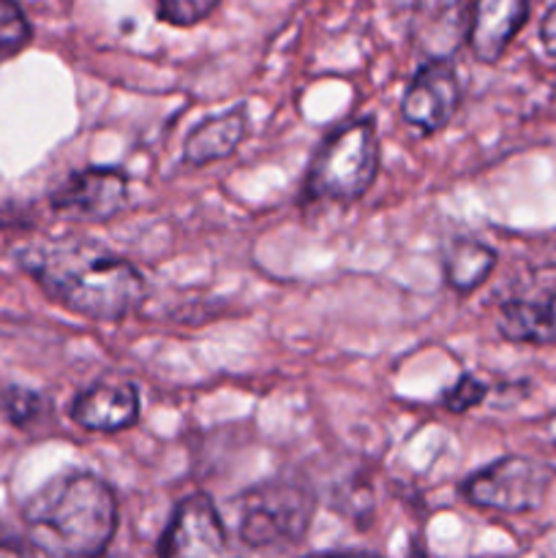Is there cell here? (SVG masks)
Wrapping results in <instances>:
<instances>
[{
	"instance_id": "obj_1",
	"label": "cell",
	"mask_w": 556,
	"mask_h": 558,
	"mask_svg": "<svg viewBox=\"0 0 556 558\" xmlns=\"http://www.w3.org/2000/svg\"><path fill=\"white\" fill-rule=\"evenodd\" d=\"M14 259L52 303L93 322L125 319L147 294L145 278L125 256L82 234L31 240Z\"/></svg>"
},
{
	"instance_id": "obj_2",
	"label": "cell",
	"mask_w": 556,
	"mask_h": 558,
	"mask_svg": "<svg viewBox=\"0 0 556 558\" xmlns=\"http://www.w3.org/2000/svg\"><path fill=\"white\" fill-rule=\"evenodd\" d=\"M27 545L47 556H98L118 532V496L98 474H58L22 510Z\"/></svg>"
},
{
	"instance_id": "obj_3",
	"label": "cell",
	"mask_w": 556,
	"mask_h": 558,
	"mask_svg": "<svg viewBox=\"0 0 556 558\" xmlns=\"http://www.w3.org/2000/svg\"><path fill=\"white\" fill-rule=\"evenodd\" d=\"M382 147L371 118L349 120L322 140L303 180L305 202L349 205L368 194L379 174Z\"/></svg>"
},
{
	"instance_id": "obj_4",
	"label": "cell",
	"mask_w": 556,
	"mask_h": 558,
	"mask_svg": "<svg viewBox=\"0 0 556 558\" xmlns=\"http://www.w3.org/2000/svg\"><path fill=\"white\" fill-rule=\"evenodd\" d=\"M316 499L309 488L287 480H270L238 499V537L245 548H294L314 523Z\"/></svg>"
},
{
	"instance_id": "obj_5",
	"label": "cell",
	"mask_w": 556,
	"mask_h": 558,
	"mask_svg": "<svg viewBox=\"0 0 556 558\" xmlns=\"http://www.w3.org/2000/svg\"><path fill=\"white\" fill-rule=\"evenodd\" d=\"M554 472L527 456H505L463 480L461 496L480 510L521 515L545 501Z\"/></svg>"
},
{
	"instance_id": "obj_6",
	"label": "cell",
	"mask_w": 556,
	"mask_h": 558,
	"mask_svg": "<svg viewBox=\"0 0 556 558\" xmlns=\"http://www.w3.org/2000/svg\"><path fill=\"white\" fill-rule=\"evenodd\" d=\"M49 205L69 221H112L129 205V174L118 167H87L71 172L52 191Z\"/></svg>"
},
{
	"instance_id": "obj_7",
	"label": "cell",
	"mask_w": 556,
	"mask_h": 558,
	"mask_svg": "<svg viewBox=\"0 0 556 558\" xmlns=\"http://www.w3.org/2000/svg\"><path fill=\"white\" fill-rule=\"evenodd\" d=\"M461 85H458L456 63L447 58L428 60L414 71L401 98L403 123L418 129L420 134H436L445 129L458 112Z\"/></svg>"
},
{
	"instance_id": "obj_8",
	"label": "cell",
	"mask_w": 556,
	"mask_h": 558,
	"mask_svg": "<svg viewBox=\"0 0 556 558\" xmlns=\"http://www.w3.org/2000/svg\"><path fill=\"white\" fill-rule=\"evenodd\" d=\"M227 550V529L207 494H191L174 505L156 545L167 558H210Z\"/></svg>"
},
{
	"instance_id": "obj_9",
	"label": "cell",
	"mask_w": 556,
	"mask_h": 558,
	"mask_svg": "<svg viewBox=\"0 0 556 558\" xmlns=\"http://www.w3.org/2000/svg\"><path fill=\"white\" fill-rule=\"evenodd\" d=\"M71 423L90 434H120L140 420V390L131 381H96L69 407Z\"/></svg>"
},
{
	"instance_id": "obj_10",
	"label": "cell",
	"mask_w": 556,
	"mask_h": 558,
	"mask_svg": "<svg viewBox=\"0 0 556 558\" xmlns=\"http://www.w3.org/2000/svg\"><path fill=\"white\" fill-rule=\"evenodd\" d=\"M527 20L529 0H474L467 33L469 52L485 65L499 63Z\"/></svg>"
},
{
	"instance_id": "obj_11",
	"label": "cell",
	"mask_w": 556,
	"mask_h": 558,
	"mask_svg": "<svg viewBox=\"0 0 556 558\" xmlns=\"http://www.w3.org/2000/svg\"><path fill=\"white\" fill-rule=\"evenodd\" d=\"M496 330L510 343H556V289L505 300L496 311Z\"/></svg>"
},
{
	"instance_id": "obj_12",
	"label": "cell",
	"mask_w": 556,
	"mask_h": 558,
	"mask_svg": "<svg viewBox=\"0 0 556 558\" xmlns=\"http://www.w3.org/2000/svg\"><path fill=\"white\" fill-rule=\"evenodd\" d=\"M249 134V118L243 109H229V112L207 118L185 136L183 161L191 167H207L213 161H223L240 147V142Z\"/></svg>"
},
{
	"instance_id": "obj_13",
	"label": "cell",
	"mask_w": 556,
	"mask_h": 558,
	"mask_svg": "<svg viewBox=\"0 0 556 558\" xmlns=\"http://www.w3.org/2000/svg\"><path fill=\"white\" fill-rule=\"evenodd\" d=\"M496 267V251L474 238H458L447 248L442 272L445 283L458 294H469L488 281L491 270Z\"/></svg>"
},
{
	"instance_id": "obj_14",
	"label": "cell",
	"mask_w": 556,
	"mask_h": 558,
	"mask_svg": "<svg viewBox=\"0 0 556 558\" xmlns=\"http://www.w3.org/2000/svg\"><path fill=\"white\" fill-rule=\"evenodd\" d=\"M31 41V22L14 0H0V60L14 58Z\"/></svg>"
},
{
	"instance_id": "obj_15",
	"label": "cell",
	"mask_w": 556,
	"mask_h": 558,
	"mask_svg": "<svg viewBox=\"0 0 556 558\" xmlns=\"http://www.w3.org/2000/svg\"><path fill=\"white\" fill-rule=\"evenodd\" d=\"M221 0H153L158 20L172 27H194L205 22Z\"/></svg>"
},
{
	"instance_id": "obj_16",
	"label": "cell",
	"mask_w": 556,
	"mask_h": 558,
	"mask_svg": "<svg viewBox=\"0 0 556 558\" xmlns=\"http://www.w3.org/2000/svg\"><path fill=\"white\" fill-rule=\"evenodd\" d=\"M44 409H47V401L38 392L25 390V387H9L3 392L5 417L14 425H20V428H27V425L36 423L44 414Z\"/></svg>"
},
{
	"instance_id": "obj_17",
	"label": "cell",
	"mask_w": 556,
	"mask_h": 558,
	"mask_svg": "<svg viewBox=\"0 0 556 558\" xmlns=\"http://www.w3.org/2000/svg\"><path fill=\"white\" fill-rule=\"evenodd\" d=\"M488 398V385L472 374H463L450 390L442 396V407L452 414H467Z\"/></svg>"
},
{
	"instance_id": "obj_18",
	"label": "cell",
	"mask_w": 556,
	"mask_h": 558,
	"mask_svg": "<svg viewBox=\"0 0 556 558\" xmlns=\"http://www.w3.org/2000/svg\"><path fill=\"white\" fill-rule=\"evenodd\" d=\"M540 41H543L545 52L556 58V3L545 11L543 22H540Z\"/></svg>"
}]
</instances>
